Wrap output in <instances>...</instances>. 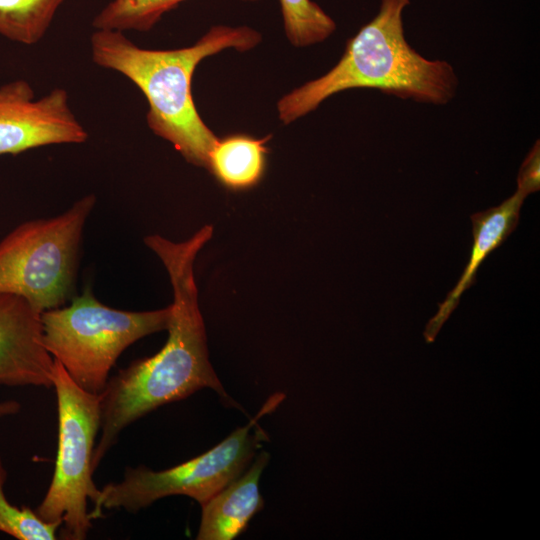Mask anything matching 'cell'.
I'll use <instances>...</instances> for the list:
<instances>
[{
  "label": "cell",
  "mask_w": 540,
  "mask_h": 540,
  "mask_svg": "<svg viewBox=\"0 0 540 540\" xmlns=\"http://www.w3.org/2000/svg\"><path fill=\"white\" fill-rule=\"evenodd\" d=\"M212 234V226L205 225L183 242L160 235L144 238L165 266L173 289L168 339L153 356L120 369L99 393L101 434L92 458L94 471L122 430L158 407L206 387L228 398L209 362L194 277L195 258Z\"/></svg>",
  "instance_id": "6da1fadb"
},
{
  "label": "cell",
  "mask_w": 540,
  "mask_h": 540,
  "mask_svg": "<svg viewBox=\"0 0 540 540\" xmlns=\"http://www.w3.org/2000/svg\"><path fill=\"white\" fill-rule=\"evenodd\" d=\"M261 34L248 27L214 26L195 44L171 50L144 49L122 31L96 29L91 35L92 60L132 81L144 94L146 120L154 134L170 142L187 162L208 167L218 138L201 119L192 97L197 65L206 57L233 48L248 51Z\"/></svg>",
  "instance_id": "7a4b0ae2"
},
{
  "label": "cell",
  "mask_w": 540,
  "mask_h": 540,
  "mask_svg": "<svg viewBox=\"0 0 540 540\" xmlns=\"http://www.w3.org/2000/svg\"><path fill=\"white\" fill-rule=\"evenodd\" d=\"M410 0H380L376 16L350 38L338 63L323 76L285 94L277 103L283 124L305 116L330 96L372 88L404 100L444 105L457 93L458 77L445 60H429L406 41L403 11Z\"/></svg>",
  "instance_id": "3957f363"
},
{
  "label": "cell",
  "mask_w": 540,
  "mask_h": 540,
  "mask_svg": "<svg viewBox=\"0 0 540 540\" xmlns=\"http://www.w3.org/2000/svg\"><path fill=\"white\" fill-rule=\"evenodd\" d=\"M170 314V305L141 312L111 308L87 289L70 305L41 313L43 344L79 387L99 394L122 352L167 329Z\"/></svg>",
  "instance_id": "277c9868"
},
{
  "label": "cell",
  "mask_w": 540,
  "mask_h": 540,
  "mask_svg": "<svg viewBox=\"0 0 540 540\" xmlns=\"http://www.w3.org/2000/svg\"><path fill=\"white\" fill-rule=\"evenodd\" d=\"M96 198L76 201L48 219L27 221L0 241V294L25 298L39 312L60 307L71 294L85 222Z\"/></svg>",
  "instance_id": "5b68a950"
},
{
  "label": "cell",
  "mask_w": 540,
  "mask_h": 540,
  "mask_svg": "<svg viewBox=\"0 0 540 540\" xmlns=\"http://www.w3.org/2000/svg\"><path fill=\"white\" fill-rule=\"evenodd\" d=\"M52 387L57 397V454L51 483L35 512L44 521L60 522L62 539L83 540L92 528L88 501L96 504L100 495L92 467L101 425L100 396L79 387L56 360Z\"/></svg>",
  "instance_id": "8992f818"
},
{
  "label": "cell",
  "mask_w": 540,
  "mask_h": 540,
  "mask_svg": "<svg viewBox=\"0 0 540 540\" xmlns=\"http://www.w3.org/2000/svg\"><path fill=\"white\" fill-rule=\"evenodd\" d=\"M284 395L274 394L259 413L244 426L207 452L166 470L153 471L145 466L126 468L119 482H111L100 489L94 504L92 520L102 516L103 509H125L135 513L158 499L184 495L201 505L238 478L248 465L259 442L267 439L259 427L251 429L265 414L272 412Z\"/></svg>",
  "instance_id": "52a82bcc"
},
{
  "label": "cell",
  "mask_w": 540,
  "mask_h": 540,
  "mask_svg": "<svg viewBox=\"0 0 540 540\" xmlns=\"http://www.w3.org/2000/svg\"><path fill=\"white\" fill-rule=\"evenodd\" d=\"M87 139L66 90L55 88L35 99L33 88L25 80L0 87V155L54 144H79Z\"/></svg>",
  "instance_id": "ba28073f"
},
{
  "label": "cell",
  "mask_w": 540,
  "mask_h": 540,
  "mask_svg": "<svg viewBox=\"0 0 540 540\" xmlns=\"http://www.w3.org/2000/svg\"><path fill=\"white\" fill-rule=\"evenodd\" d=\"M53 366L41 312L21 296L0 294V385L52 387Z\"/></svg>",
  "instance_id": "9c48e42d"
},
{
  "label": "cell",
  "mask_w": 540,
  "mask_h": 540,
  "mask_svg": "<svg viewBox=\"0 0 540 540\" xmlns=\"http://www.w3.org/2000/svg\"><path fill=\"white\" fill-rule=\"evenodd\" d=\"M525 197L524 193L516 190L500 205L471 215L473 245L470 258L455 287L428 321L423 333L427 343L435 340L443 324L458 306L464 291L473 285L482 262L515 230Z\"/></svg>",
  "instance_id": "30bf717a"
},
{
  "label": "cell",
  "mask_w": 540,
  "mask_h": 540,
  "mask_svg": "<svg viewBox=\"0 0 540 540\" xmlns=\"http://www.w3.org/2000/svg\"><path fill=\"white\" fill-rule=\"evenodd\" d=\"M269 460L261 452L252 466L202 506L198 540H232L247 527L263 508L259 479Z\"/></svg>",
  "instance_id": "8fae6325"
},
{
  "label": "cell",
  "mask_w": 540,
  "mask_h": 540,
  "mask_svg": "<svg viewBox=\"0 0 540 540\" xmlns=\"http://www.w3.org/2000/svg\"><path fill=\"white\" fill-rule=\"evenodd\" d=\"M247 135L218 139L209 154L207 169L226 188L241 191L256 186L266 168V142Z\"/></svg>",
  "instance_id": "7c38bea8"
},
{
  "label": "cell",
  "mask_w": 540,
  "mask_h": 540,
  "mask_svg": "<svg viewBox=\"0 0 540 540\" xmlns=\"http://www.w3.org/2000/svg\"><path fill=\"white\" fill-rule=\"evenodd\" d=\"M64 0H0V35L22 44L38 43Z\"/></svg>",
  "instance_id": "4fadbf2b"
},
{
  "label": "cell",
  "mask_w": 540,
  "mask_h": 540,
  "mask_svg": "<svg viewBox=\"0 0 540 540\" xmlns=\"http://www.w3.org/2000/svg\"><path fill=\"white\" fill-rule=\"evenodd\" d=\"M186 0H111L93 19L95 29L148 31ZM257 1V0H242Z\"/></svg>",
  "instance_id": "5bb4252c"
},
{
  "label": "cell",
  "mask_w": 540,
  "mask_h": 540,
  "mask_svg": "<svg viewBox=\"0 0 540 540\" xmlns=\"http://www.w3.org/2000/svg\"><path fill=\"white\" fill-rule=\"evenodd\" d=\"M287 39L296 47L325 41L336 23L312 0H279Z\"/></svg>",
  "instance_id": "9a60e30c"
},
{
  "label": "cell",
  "mask_w": 540,
  "mask_h": 540,
  "mask_svg": "<svg viewBox=\"0 0 540 540\" xmlns=\"http://www.w3.org/2000/svg\"><path fill=\"white\" fill-rule=\"evenodd\" d=\"M7 472L0 455V531L18 540H55L60 522H47L27 506L10 503L5 495Z\"/></svg>",
  "instance_id": "2e32d148"
},
{
  "label": "cell",
  "mask_w": 540,
  "mask_h": 540,
  "mask_svg": "<svg viewBox=\"0 0 540 540\" xmlns=\"http://www.w3.org/2000/svg\"><path fill=\"white\" fill-rule=\"evenodd\" d=\"M540 188V151L539 141L529 152L522 163L517 178V190L526 196Z\"/></svg>",
  "instance_id": "e0dca14e"
},
{
  "label": "cell",
  "mask_w": 540,
  "mask_h": 540,
  "mask_svg": "<svg viewBox=\"0 0 540 540\" xmlns=\"http://www.w3.org/2000/svg\"><path fill=\"white\" fill-rule=\"evenodd\" d=\"M21 404L15 400L0 401V418L17 414Z\"/></svg>",
  "instance_id": "ac0fdd59"
}]
</instances>
